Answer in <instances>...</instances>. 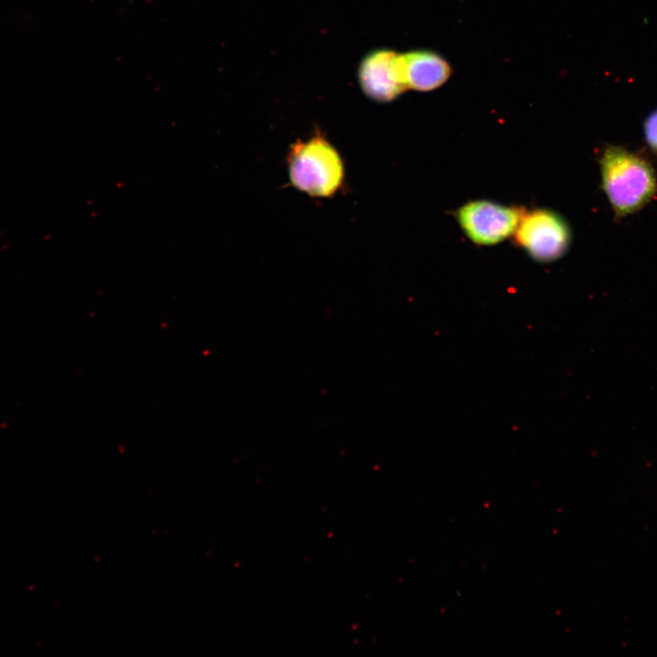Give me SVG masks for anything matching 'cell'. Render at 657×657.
Returning a JSON list of instances; mask_svg holds the SVG:
<instances>
[{
  "label": "cell",
  "mask_w": 657,
  "mask_h": 657,
  "mask_svg": "<svg viewBox=\"0 0 657 657\" xmlns=\"http://www.w3.org/2000/svg\"><path fill=\"white\" fill-rule=\"evenodd\" d=\"M642 130L645 142L651 151L657 154V109L646 117Z\"/></svg>",
  "instance_id": "52a82bcc"
},
{
  "label": "cell",
  "mask_w": 657,
  "mask_h": 657,
  "mask_svg": "<svg viewBox=\"0 0 657 657\" xmlns=\"http://www.w3.org/2000/svg\"><path fill=\"white\" fill-rule=\"evenodd\" d=\"M513 240L533 261L548 264L562 258L572 242L568 222L549 208L524 210Z\"/></svg>",
  "instance_id": "3957f363"
},
{
  "label": "cell",
  "mask_w": 657,
  "mask_h": 657,
  "mask_svg": "<svg viewBox=\"0 0 657 657\" xmlns=\"http://www.w3.org/2000/svg\"><path fill=\"white\" fill-rule=\"evenodd\" d=\"M525 209L491 200H472L454 213L464 235L477 245H497L515 233Z\"/></svg>",
  "instance_id": "277c9868"
},
{
  "label": "cell",
  "mask_w": 657,
  "mask_h": 657,
  "mask_svg": "<svg viewBox=\"0 0 657 657\" xmlns=\"http://www.w3.org/2000/svg\"><path fill=\"white\" fill-rule=\"evenodd\" d=\"M287 162L292 184L309 196H331L343 182L342 160L336 149L321 136L294 143Z\"/></svg>",
  "instance_id": "7a4b0ae2"
},
{
  "label": "cell",
  "mask_w": 657,
  "mask_h": 657,
  "mask_svg": "<svg viewBox=\"0 0 657 657\" xmlns=\"http://www.w3.org/2000/svg\"><path fill=\"white\" fill-rule=\"evenodd\" d=\"M402 63L408 89L433 90L443 86L452 73L447 60L432 50L415 49L403 53Z\"/></svg>",
  "instance_id": "8992f818"
},
{
  "label": "cell",
  "mask_w": 657,
  "mask_h": 657,
  "mask_svg": "<svg viewBox=\"0 0 657 657\" xmlns=\"http://www.w3.org/2000/svg\"><path fill=\"white\" fill-rule=\"evenodd\" d=\"M599 165L601 189L616 218L637 213L655 198L656 172L641 155L622 146L607 145Z\"/></svg>",
  "instance_id": "6da1fadb"
},
{
  "label": "cell",
  "mask_w": 657,
  "mask_h": 657,
  "mask_svg": "<svg viewBox=\"0 0 657 657\" xmlns=\"http://www.w3.org/2000/svg\"><path fill=\"white\" fill-rule=\"evenodd\" d=\"M357 77L364 95L376 102H391L408 89L402 54L387 47L365 54L359 63Z\"/></svg>",
  "instance_id": "5b68a950"
}]
</instances>
